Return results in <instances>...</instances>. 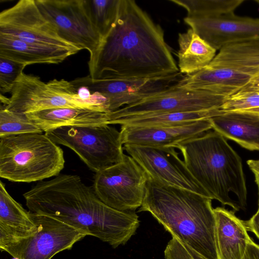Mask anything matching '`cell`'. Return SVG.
Wrapping results in <instances>:
<instances>
[{"instance_id":"obj_1","label":"cell","mask_w":259,"mask_h":259,"mask_svg":"<svg viewBox=\"0 0 259 259\" xmlns=\"http://www.w3.org/2000/svg\"><path fill=\"white\" fill-rule=\"evenodd\" d=\"M90 76L129 79L179 72L164 32L133 0H120L117 19L88 61Z\"/></svg>"},{"instance_id":"obj_2","label":"cell","mask_w":259,"mask_h":259,"mask_svg":"<svg viewBox=\"0 0 259 259\" xmlns=\"http://www.w3.org/2000/svg\"><path fill=\"white\" fill-rule=\"evenodd\" d=\"M23 196L30 211L58 220L114 248L125 244L140 225L135 211L107 205L77 175L59 174L39 181Z\"/></svg>"},{"instance_id":"obj_3","label":"cell","mask_w":259,"mask_h":259,"mask_svg":"<svg viewBox=\"0 0 259 259\" xmlns=\"http://www.w3.org/2000/svg\"><path fill=\"white\" fill-rule=\"evenodd\" d=\"M212 199L148 177L138 212H149L172 236L205 259H219Z\"/></svg>"},{"instance_id":"obj_4","label":"cell","mask_w":259,"mask_h":259,"mask_svg":"<svg viewBox=\"0 0 259 259\" xmlns=\"http://www.w3.org/2000/svg\"><path fill=\"white\" fill-rule=\"evenodd\" d=\"M188 170L208 197L234 211L247 204V188L242 161L225 138L215 131L179 143Z\"/></svg>"},{"instance_id":"obj_5","label":"cell","mask_w":259,"mask_h":259,"mask_svg":"<svg viewBox=\"0 0 259 259\" xmlns=\"http://www.w3.org/2000/svg\"><path fill=\"white\" fill-rule=\"evenodd\" d=\"M63 151L42 133L0 138V177L14 182L41 181L64 167Z\"/></svg>"},{"instance_id":"obj_6","label":"cell","mask_w":259,"mask_h":259,"mask_svg":"<svg viewBox=\"0 0 259 259\" xmlns=\"http://www.w3.org/2000/svg\"><path fill=\"white\" fill-rule=\"evenodd\" d=\"M45 134L73 150L96 173L123 159L120 132L109 124L61 126Z\"/></svg>"},{"instance_id":"obj_7","label":"cell","mask_w":259,"mask_h":259,"mask_svg":"<svg viewBox=\"0 0 259 259\" xmlns=\"http://www.w3.org/2000/svg\"><path fill=\"white\" fill-rule=\"evenodd\" d=\"M148 177L131 156L96 173L92 186L98 198L119 211H135L142 204Z\"/></svg>"},{"instance_id":"obj_8","label":"cell","mask_w":259,"mask_h":259,"mask_svg":"<svg viewBox=\"0 0 259 259\" xmlns=\"http://www.w3.org/2000/svg\"><path fill=\"white\" fill-rule=\"evenodd\" d=\"M228 97L211 92L184 88L177 83L138 102L109 113V122L141 115L220 109Z\"/></svg>"},{"instance_id":"obj_9","label":"cell","mask_w":259,"mask_h":259,"mask_svg":"<svg viewBox=\"0 0 259 259\" xmlns=\"http://www.w3.org/2000/svg\"><path fill=\"white\" fill-rule=\"evenodd\" d=\"M11 94L4 107L19 114L59 107L83 108L73 85L64 79L45 83L38 76L23 72Z\"/></svg>"},{"instance_id":"obj_10","label":"cell","mask_w":259,"mask_h":259,"mask_svg":"<svg viewBox=\"0 0 259 259\" xmlns=\"http://www.w3.org/2000/svg\"><path fill=\"white\" fill-rule=\"evenodd\" d=\"M41 12L60 37L81 50L93 53L102 37L94 25L85 0H35Z\"/></svg>"},{"instance_id":"obj_11","label":"cell","mask_w":259,"mask_h":259,"mask_svg":"<svg viewBox=\"0 0 259 259\" xmlns=\"http://www.w3.org/2000/svg\"><path fill=\"white\" fill-rule=\"evenodd\" d=\"M37 231L2 247L15 259H51L58 253L70 250L87 236L70 226L49 216L32 212Z\"/></svg>"},{"instance_id":"obj_12","label":"cell","mask_w":259,"mask_h":259,"mask_svg":"<svg viewBox=\"0 0 259 259\" xmlns=\"http://www.w3.org/2000/svg\"><path fill=\"white\" fill-rule=\"evenodd\" d=\"M183 77L180 72L154 77L129 79H93L88 75L71 82L87 87L92 93L96 92L105 97L109 100L111 112L163 91L178 83Z\"/></svg>"},{"instance_id":"obj_13","label":"cell","mask_w":259,"mask_h":259,"mask_svg":"<svg viewBox=\"0 0 259 259\" xmlns=\"http://www.w3.org/2000/svg\"><path fill=\"white\" fill-rule=\"evenodd\" d=\"M124 150L146 173L158 182L208 197L174 147L123 145Z\"/></svg>"},{"instance_id":"obj_14","label":"cell","mask_w":259,"mask_h":259,"mask_svg":"<svg viewBox=\"0 0 259 259\" xmlns=\"http://www.w3.org/2000/svg\"><path fill=\"white\" fill-rule=\"evenodd\" d=\"M0 33L30 43L77 48L60 37L55 27L41 12L35 0H20L2 11Z\"/></svg>"},{"instance_id":"obj_15","label":"cell","mask_w":259,"mask_h":259,"mask_svg":"<svg viewBox=\"0 0 259 259\" xmlns=\"http://www.w3.org/2000/svg\"><path fill=\"white\" fill-rule=\"evenodd\" d=\"M184 21L217 51L229 45L259 40V18L232 13L209 18L186 17Z\"/></svg>"},{"instance_id":"obj_16","label":"cell","mask_w":259,"mask_h":259,"mask_svg":"<svg viewBox=\"0 0 259 259\" xmlns=\"http://www.w3.org/2000/svg\"><path fill=\"white\" fill-rule=\"evenodd\" d=\"M212 129L210 118L192 123L164 127H132L121 125L123 145L153 147H175L179 143Z\"/></svg>"},{"instance_id":"obj_17","label":"cell","mask_w":259,"mask_h":259,"mask_svg":"<svg viewBox=\"0 0 259 259\" xmlns=\"http://www.w3.org/2000/svg\"><path fill=\"white\" fill-rule=\"evenodd\" d=\"M77 48L30 43L0 33V57L24 64H59L77 53Z\"/></svg>"},{"instance_id":"obj_18","label":"cell","mask_w":259,"mask_h":259,"mask_svg":"<svg viewBox=\"0 0 259 259\" xmlns=\"http://www.w3.org/2000/svg\"><path fill=\"white\" fill-rule=\"evenodd\" d=\"M215 241L219 259H245L248 245L251 240L244 221L234 211L224 207L214 208Z\"/></svg>"},{"instance_id":"obj_19","label":"cell","mask_w":259,"mask_h":259,"mask_svg":"<svg viewBox=\"0 0 259 259\" xmlns=\"http://www.w3.org/2000/svg\"><path fill=\"white\" fill-rule=\"evenodd\" d=\"M38 225L29 210L24 209L0 182V247L34 235Z\"/></svg>"},{"instance_id":"obj_20","label":"cell","mask_w":259,"mask_h":259,"mask_svg":"<svg viewBox=\"0 0 259 259\" xmlns=\"http://www.w3.org/2000/svg\"><path fill=\"white\" fill-rule=\"evenodd\" d=\"M109 113L89 108L64 107L24 115L46 132L61 126L109 124Z\"/></svg>"},{"instance_id":"obj_21","label":"cell","mask_w":259,"mask_h":259,"mask_svg":"<svg viewBox=\"0 0 259 259\" xmlns=\"http://www.w3.org/2000/svg\"><path fill=\"white\" fill-rule=\"evenodd\" d=\"M250 80L248 77L233 70L207 65L197 72L185 75L177 84L186 89L207 91L229 97Z\"/></svg>"},{"instance_id":"obj_22","label":"cell","mask_w":259,"mask_h":259,"mask_svg":"<svg viewBox=\"0 0 259 259\" xmlns=\"http://www.w3.org/2000/svg\"><path fill=\"white\" fill-rule=\"evenodd\" d=\"M212 129L249 150L259 151V115L243 112L222 113L210 118Z\"/></svg>"},{"instance_id":"obj_23","label":"cell","mask_w":259,"mask_h":259,"mask_svg":"<svg viewBox=\"0 0 259 259\" xmlns=\"http://www.w3.org/2000/svg\"><path fill=\"white\" fill-rule=\"evenodd\" d=\"M241 73L250 80L259 77V40L228 45L208 65Z\"/></svg>"},{"instance_id":"obj_24","label":"cell","mask_w":259,"mask_h":259,"mask_svg":"<svg viewBox=\"0 0 259 259\" xmlns=\"http://www.w3.org/2000/svg\"><path fill=\"white\" fill-rule=\"evenodd\" d=\"M178 68L181 73L191 74L208 65L216 55L217 50L191 28L179 33Z\"/></svg>"},{"instance_id":"obj_25","label":"cell","mask_w":259,"mask_h":259,"mask_svg":"<svg viewBox=\"0 0 259 259\" xmlns=\"http://www.w3.org/2000/svg\"><path fill=\"white\" fill-rule=\"evenodd\" d=\"M222 113L220 109L184 112L163 113L133 116L118 119L110 124H120L132 127L174 126L210 118Z\"/></svg>"},{"instance_id":"obj_26","label":"cell","mask_w":259,"mask_h":259,"mask_svg":"<svg viewBox=\"0 0 259 259\" xmlns=\"http://www.w3.org/2000/svg\"><path fill=\"white\" fill-rule=\"evenodd\" d=\"M186 9L188 17L209 18L234 13L244 0H169Z\"/></svg>"},{"instance_id":"obj_27","label":"cell","mask_w":259,"mask_h":259,"mask_svg":"<svg viewBox=\"0 0 259 259\" xmlns=\"http://www.w3.org/2000/svg\"><path fill=\"white\" fill-rule=\"evenodd\" d=\"M85 2L91 18L102 38L117 19L120 0H85Z\"/></svg>"},{"instance_id":"obj_28","label":"cell","mask_w":259,"mask_h":259,"mask_svg":"<svg viewBox=\"0 0 259 259\" xmlns=\"http://www.w3.org/2000/svg\"><path fill=\"white\" fill-rule=\"evenodd\" d=\"M27 133H42V131L25 115L11 112L1 106L0 138Z\"/></svg>"},{"instance_id":"obj_29","label":"cell","mask_w":259,"mask_h":259,"mask_svg":"<svg viewBox=\"0 0 259 259\" xmlns=\"http://www.w3.org/2000/svg\"><path fill=\"white\" fill-rule=\"evenodd\" d=\"M26 66L17 61L0 57V93H11Z\"/></svg>"},{"instance_id":"obj_30","label":"cell","mask_w":259,"mask_h":259,"mask_svg":"<svg viewBox=\"0 0 259 259\" xmlns=\"http://www.w3.org/2000/svg\"><path fill=\"white\" fill-rule=\"evenodd\" d=\"M259 107V92H237L228 97L222 105L223 113L241 111Z\"/></svg>"},{"instance_id":"obj_31","label":"cell","mask_w":259,"mask_h":259,"mask_svg":"<svg viewBox=\"0 0 259 259\" xmlns=\"http://www.w3.org/2000/svg\"><path fill=\"white\" fill-rule=\"evenodd\" d=\"M165 259H194L187 245L175 237L168 242L164 251Z\"/></svg>"},{"instance_id":"obj_32","label":"cell","mask_w":259,"mask_h":259,"mask_svg":"<svg viewBox=\"0 0 259 259\" xmlns=\"http://www.w3.org/2000/svg\"><path fill=\"white\" fill-rule=\"evenodd\" d=\"M255 181L257 186L259 195V175L254 174ZM247 231L252 232L259 239V198L258 207L256 213L248 221L244 222Z\"/></svg>"},{"instance_id":"obj_33","label":"cell","mask_w":259,"mask_h":259,"mask_svg":"<svg viewBox=\"0 0 259 259\" xmlns=\"http://www.w3.org/2000/svg\"><path fill=\"white\" fill-rule=\"evenodd\" d=\"M245 259H259V245L252 239L248 245Z\"/></svg>"},{"instance_id":"obj_34","label":"cell","mask_w":259,"mask_h":259,"mask_svg":"<svg viewBox=\"0 0 259 259\" xmlns=\"http://www.w3.org/2000/svg\"><path fill=\"white\" fill-rule=\"evenodd\" d=\"M237 92H259V77L250 80L247 84L242 87Z\"/></svg>"},{"instance_id":"obj_35","label":"cell","mask_w":259,"mask_h":259,"mask_svg":"<svg viewBox=\"0 0 259 259\" xmlns=\"http://www.w3.org/2000/svg\"><path fill=\"white\" fill-rule=\"evenodd\" d=\"M247 163L253 174L255 173L259 175V159L248 160Z\"/></svg>"},{"instance_id":"obj_36","label":"cell","mask_w":259,"mask_h":259,"mask_svg":"<svg viewBox=\"0 0 259 259\" xmlns=\"http://www.w3.org/2000/svg\"><path fill=\"white\" fill-rule=\"evenodd\" d=\"M187 246L189 252H190V253L193 256L194 259H205L202 256H201L200 255H199L198 253H197L194 250L190 248L188 246Z\"/></svg>"},{"instance_id":"obj_37","label":"cell","mask_w":259,"mask_h":259,"mask_svg":"<svg viewBox=\"0 0 259 259\" xmlns=\"http://www.w3.org/2000/svg\"><path fill=\"white\" fill-rule=\"evenodd\" d=\"M236 112H237V111H236ZM238 112L250 113L259 115V107L253 108V109H248V110H244V111H238Z\"/></svg>"},{"instance_id":"obj_38","label":"cell","mask_w":259,"mask_h":259,"mask_svg":"<svg viewBox=\"0 0 259 259\" xmlns=\"http://www.w3.org/2000/svg\"><path fill=\"white\" fill-rule=\"evenodd\" d=\"M255 2L259 4V0H256Z\"/></svg>"}]
</instances>
